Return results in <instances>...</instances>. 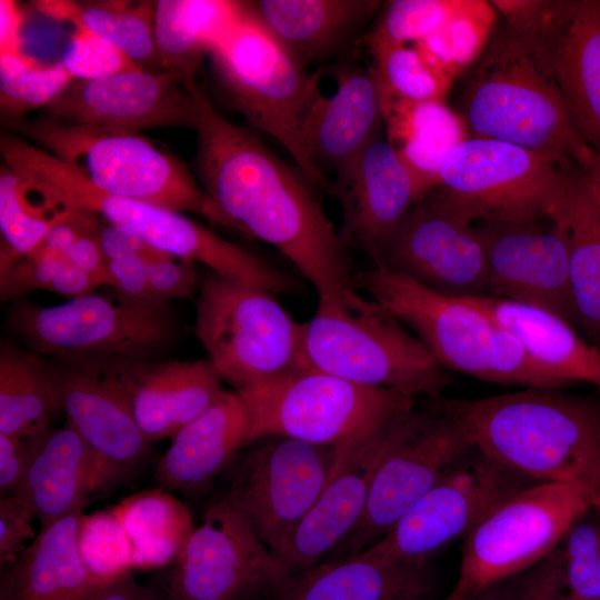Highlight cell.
I'll list each match as a JSON object with an SVG mask.
<instances>
[{
  "mask_svg": "<svg viewBox=\"0 0 600 600\" xmlns=\"http://www.w3.org/2000/svg\"><path fill=\"white\" fill-rule=\"evenodd\" d=\"M196 168L206 217L271 244L318 293V307L359 311L371 300L354 287L348 247L318 190L251 130L219 114L194 83Z\"/></svg>",
  "mask_w": 600,
  "mask_h": 600,
  "instance_id": "obj_1",
  "label": "cell"
},
{
  "mask_svg": "<svg viewBox=\"0 0 600 600\" xmlns=\"http://www.w3.org/2000/svg\"><path fill=\"white\" fill-rule=\"evenodd\" d=\"M440 402L492 459L536 482L580 486L600 498V400L526 388Z\"/></svg>",
  "mask_w": 600,
  "mask_h": 600,
  "instance_id": "obj_2",
  "label": "cell"
},
{
  "mask_svg": "<svg viewBox=\"0 0 600 600\" xmlns=\"http://www.w3.org/2000/svg\"><path fill=\"white\" fill-rule=\"evenodd\" d=\"M461 107L470 137L514 144L578 171L597 157L577 132L534 38L507 21L466 73Z\"/></svg>",
  "mask_w": 600,
  "mask_h": 600,
  "instance_id": "obj_3",
  "label": "cell"
},
{
  "mask_svg": "<svg viewBox=\"0 0 600 600\" xmlns=\"http://www.w3.org/2000/svg\"><path fill=\"white\" fill-rule=\"evenodd\" d=\"M3 164L53 210L78 209L123 226L152 247L179 259L200 262L234 282L276 294L298 293L297 279L253 252L221 238L180 212L107 193L54 156L9 132L0 136Z\"/></svg>",
  "mask_w": 600,
  "mask_h": 600,
  "instance_id": "obj_4",
  "label": "cell"
},
{
  "mask_svg": "<svg viewBox=\"0 0 600 600\" xmlns=\"http://www.w3.org/2000/svg\"><path fill=\"white\" fill-rule=\"evenodd\" d=\"M353 283L409 326L447 370L504 386L567 387L536 366L517 339L489 314L460 297L377 267L356 272Z\"/></svg>",
  "mask_w": 600,
  "mask_h": 600,
  "instance_id": "obj_5",
  "label": "cell"
},
{
  "mask_svg": "<svg viewBox=\"0 0 600 600\" xmlns=\"http://www.w3.org/2000/svg\"><path fill=\"white\" fill-rule=\"evenodd\" d=\"M210 54L227 104L276 139L318 191L333 196V182L307 151L301 133L321 92V70L310 73L308 64L259 22L248 2L244 16Z\"/></svg>",
  "mask_w": 600,
  "mask_h": 600,
  "instance_id": "obj_6",
  "label": "cell"
},
{
  "mask_svg": "<svg viewBox=\"0 0 600 600\" xmlns=\"http://www.w3.org/2000/svg\"><path fill=\"white\" fill-rule=\"evenodd\" d=\"M293 369L328 373L352 383L434 399L451 383L424 343L371 300L359 311L317 308L300 323Z\"/></svg>",
  "mask_w": 600,
  "mask_h": 600,
  "instance_id": "obj_7",
  "label": "cell"
},
{
  "mask_svg": "<svg viewBox=\"0 0 600 600\" xmlns=\"http://www.w3.org/2000/svg\"><path fill=\"white\" fill-rule=\"evenodd\" d=\"M6 123L107 193L206 214V196L186 164L138 132L48 117Z\"/></svg>",
  "mask_w": 600,
  "mask_h": 600,
  "instance_id": "obj_8",
  "label": "cell"
},
{
  "mask_svg": "<svg viewBox=\"0 0 600 600\" xmlns=\"http://www.w3.org/2000/svg\"><path fill=\"white\" fill-rule=\"evenodd\" d=\"M237 392L248 408L251 443L284 437L341 446L416 406L413 398L391 389L300 369Z\"/></svg>",
  "mask_w": 600,
  "mask_h": 600,
  "instance_id": "obj_9",
  "label": "cell"
},
{
  "mask_svg": "<svg viewBox=\"0 0 600 600\" xmlns=\"http://www.w3.org/2000/svg\"><path fill=\"white\" fill-rule=\"evenodd\" d=\"M599 497L568 483L536 482L496 507L464 539L459 574L444 600H469L551 554Z\"/></svg>",
  "mask_w": 600,
  "mask_h": 600,
  "instance_id": "obj_10",
  "label": "cell"
},
{
  "mask_svg": "<svg viewBox=\"0 0 600 600\" xmlns=\"http://www.w3.org/2000/svg\"><path fill=\"white\" fill-rule=\"evenodd\" d=\"M582 171L507 142L468 137L443 157L437 188L476 222L554 219Z\"/></svg>",
  "mask_w": 600,
  "mask_h": 600,
  "instance_id": "obj_11",
  "label": "cell"
},
{
  "mask_svg": "<svg viewBox=\"0 0 600 600\" xmlns=\"http://www.w3.org/2000/svg\"><path fill=\"white\" fill-rule=\"evenodd\" d=\"M299 329L272 293L212 271L201 280L194 334L234 391L293 369Z\"/></svg>",
  "mask_w": 600,
  "mask_h": 600,
  "instance_id": "obj_12",
  "label": "cell"
},
{
  "mask_svg": "<svg viewBox=\"0 0 600 600\" xmlns=\"http://www.w3.org/2000/svg\"><path fill=\"white\" fill-rule=\"evenodd\" d=\"M9 329L39 356H103L147 360L173 339L168 303L87 294L43 307L18 300L8 310Z\"/></svg>",
  "mask_w": 600,
  "mask_h": 600,
  "instance_id": "obj_13",
  "label": "cell"
},
{
  "mask_svg": "<svg viewBox=\"0 0 600 600\" xmlns=\"http://www.w3.org/2000/svg\"><path fill=\"white\" fill-rule=\"evenodd\" d=\"M471 447L440 397L414 406L400 421L378 468L362 518L334 550L337 559L354 556L383 538Z\"/></svg>",
  "mask_w": 600,
  "mask_h": 600,
  "instance_id": "obj_14",
  "label": "cell"
},
{
  "mask_svg": "<svg viewBox=\"0 0 600 600\" xmlns=\"http://www.w3.org/2000/svg\"><path fill=\"white\" fill-rule=\"evenodd\" d=\"M240 460L222 498L276 556L321 496L343 444L284 437L258 440Z\"/></svg>",
  "mask_w": 600,
  "mask_h": 600,
  "instance_id": "obj_15",
  "label": "cell"
},
{
  "mask_svg": "<svg viewBox=\"0 0 600 600\" xmlns=\"http://www.w3.org/2000/svg\"><path fill=\"white\" fill-rule=\"evenodd\" d=\"M536 483L472 446L379 541L367 549L429 563L464 539L496 507Z\"/></svg>",
  "mask_w": 600,
  "mask_h": 600,
  "instance_id": "obj_16",
  "label": "cell"
},
{
  "mask_svg": "<svg viewBox=\"0 0 600 600\" xmlns=\"http://www.w3.org/2000/svg\"><path fill=\"white\" fill-rule=\"evenodd\" d=\"M51 367L61 411L92 458L90 493L128 478L150 452L133 416L120 358L57 357Z\"/></svg>",
  "mask_w": 600,
  "mask_h": 600,
  "instance_id": "obj_17",
  "label": "cell"
},
{
  "mask_svg": "<svg viewBox=\"0 0 600 600\" xmlns=\"http://www.w3.org/2000/svg\"><path fill=\"white\" fill-rule=\"evenodd\" d=\"M290 577L244 518L220 499L172 563L166 593L178 600H270Z\"/></svg>",
  "mask_w": 600,
  "mask_h": 600,
  "instance_id": "obj_18",
  "label": "cell"
},
{
  "mask_svg": "<svg viewBox=\"0 0 600 600\" xmlns=\"http://www.w3.org/2000/svg\"><path fill=\"white\" fill-rule=\"evenodd\" d=\"M473 222L434 187L410 209L373 267L447 296L487 293L489 267Z\"/></svg>",
  "mask_w": 600,
  "mask_h": 600,
  "instance_id": "obj_19",
  "label": "cell"
},
{
  "mask_svg": "<svg viewBox=\"0 0 600 600\" xmlns=\"http://www.w3.org/2000/svg\"><path fill=\"white\" fill-rule=\"evenodd\" d=\"M500 9L532 34L577 132L600 156V0L503 1Z\"/></svg>",
  "mask_w": 600,
  "mask_h": 600,
  "instance_id": "obj_20",
  "label": "cell"
},
{
  "mask_svg": "<svg viewBox=\"0 0 600 600\" xmlns=\"http://www.w3.org/2000/svg\"><path fill=\"white\" fill-rule=\"evenodd\" d=\"M489 279L487 293L548 310L576 327L569 251L557 219L479 220Z\"/></svg>",
  "mask_w": 600,
  "mask_h": 600,
  "instance_id": "obj_21",
  "label": "cell"
},
{
  "mask_svg": "<svg viewBox=\"0 0 600 600\" xmlns=\"http://www.w3.org/2000/svg\"><path fill=\"white\" fill-rule=\"evenodd\" d=\"M194 83L172 72L138 68L72 82L44 110L48 118L60 122L138 133L157 128L193 129Z\"/></svg>",
  "mask_w": 600,
  "mask_h": 600,
  "instance_id": "obj_22",
  "label": "cell"
},
{
  "mask_svg": "<svg viewBox=\"0 0 600 600\" xmlns=\"http://www.w3.org/2000/svg\"><path fill=\"white\" fill-rule=\"evenodd\" d=\"M409 411L343 444L340 463L327 487L276 554L290 576L320 563L359 523L378 468L400 421Z\"/></svg>",
  "mask_w": 600,
  "mask_h": 600,
  "instance_id": "obj_23",
  "label": "cell"
},
{
  "mask_svg": "<svg viewBox=\"0 0 600 600\" xmlns=\"http://www.w3.org/2000/svg\"><path fill=\"white\" fill-rule=\"evenodd\" d=\"M333 196L342 209L340 234L373 261L410 209L426 196L418 178L388 140L374 137L337 174Z\"/></svg>",
  "mask_w": 600,
  "mask_h": 600,
  "instance_id": "obj_24",
  "label": "cell"
},
{
  "mask_svg": "<svg viewBox=\"0 0 600 600\" xmlns=\"http://www.w3.org/2000/svg\"><path fill=\"white\" fill-rule=\"evenodd\" d=\"M120 359L132 411L144 438H173L226 390L208 360L151 363Z\"/></svg>",
  "mask_w": 600,
  "mask_h": 600,
  "instance_id": "obj_25",
  "label": "cell"
},
{
  "mask_svg": "<svg viewBox=\"0 0 600 600\" xmlns=\"http://www.w3.org/2000/svg\"><path fill=\"white\" fill-rule=\"evenodd\" d=\"M433 590L430 562L366 549L291 576L270 600H430Z\"/></svg>",
  "mask_w": 600,
  "mask_h": 600,
  "instance_id": "obj_26",
  "label": "cell"
},
{
  "mask_svg": "<svg viewBox=\"0 0 600 600\" xmlns=\"http://www.w3.org/2000/svg\"><path fill=\"white\" fill-rule=\"evenodd\" d=\"M249 443L248 408L237 391H224L172 438L158 461L156 482L163 490L187 496L206 491Z\"/></svg>",
  "mask_w": 600,
  "mask_h": 600,
  "instance_id": "obj_27",
  "label": "cell"
},
{
  "mask_svg": "<svg viewBox=\"0 0 600 600\" xmlns=\"http://www.w3.org/2000/svg\"><path fill=\"white\" fill-rule=\"evenodd\" d=\"M336 92L324 98L320 92L302 126L307 151L321 167L329 164L337 173L379 134L382 119L379 86L372 69L342 63L332 70Z\"/></svg>",
  "mask_w": 600,
  "mask_h": 600,
  "instance_id": "obj_28",
  "label": "cell"
},
{
  "mask_svg": "<svg viewBox=\"0 0 600 600\" xmlns=\"http://www.w3.org/2000/svg\"><path fill=\"white\" fill-rule=\"evenodd\" d=\"M88 500L40 528L16 561L4 567L0 600H91L104 584L84 568L77 531Z\"/></svg>",
  "mask_w": 600,
  "mask_h": 600,
  "instance_id": "obj_29",
  "label": "cell"
},
{
  "mask_svg": "<svg viewBox=\"0 0 600 600\" xmlns=\"http://www.w3.org/2000/svg\"><path fill=\"white\" fill-rule=\"evenodd\" d=\"M26 467L14 494L44 528L88 500L90 450L69 423L23 439Z\"/></svg>",
  "mask_w": 600,
  "mask_h": 600,
  "instance_id": "obj_30",
  "label": "cell"
},
{
  "mask_svg": "<svg viewBox=\"0 0 600 600\" xmlns=\"http://www.w3.org/2000/svg\"><path fill=\"white\" fill-rule=\"evenodd\" d=\"M483 310L517 339L527 357L564 384L600 389V349L584 341L563 318L527 303L490 294L460 297Z\"/></svg>",
  "mask_w": 600,
  "mask_h": 600,
  "instance_id": "obj_31",
  "label": "cell"
},
{
  "mask_svg": "<svg viewBox=\"0 0 600 600\" xmlns=\"http://www.w3.org/2000/svg\"><path fill=\"white\" fill-rule=\"evenodd\" d=\"M251 13L306 64L330 57L379 9L373 0H260Z\"/></svg>",
  "mask_w": 600,
  "mask_h": 600,
  "instance_id": "obj_32",
  "label": "cell"
},
{
  "mask_svg": "<svg viewBox=\"0 0 600 600\" xmlns=\"http://www.w3.org/2000/svg\"><path fill=\"white\" fill-rule=\"evenodd\" d=\"M247 2L158 0L153 34L160 70L194 81L203 57L244 16Z\"/></svg>",
  "mask_w": 600,
  "mask_h": 600,
  "instance_id": "obj_33",
  "label": "cell"
},
{
  "mask_svg": "<svg viewBox=\"0 0 600 600\" xmlns=\"http://www.w3.org/2000/svg\"><path fill=\"white\" fill-rule=\"evenodd\" d=\"M388 141L427 194L437 186L446 153L469 137L463 119L441 100L408 102L381 96Z\"/></svg>",
  "mask_w": 600,
  "mask_h": 600,
  "instance_id": "obj_34",
  "label": "cell"
},
{
  "mask_svg": "<svg viewBox=\"0 0 600 600\" xmlns=\"http://www.w3.org/2000/svg\"><path fill=\"white\" fill-rule=\"evenodd\" d=\"M111 509L126 531L132 569L172 564L196 528L188 506L161 488L130 494Z\"/></svg>",
  "mask_w": 600,
  "mask_h": 600,
  "instance_id": "obj_35",
  "label": "cell"
},
{
  "mask_svg": "<svg viewBox=\"0 0 600 600\" xmlns=\"http://www.w3.org/2000/svg\"><path fill=\"white\" fill-rule=\"evenodd\" d=\"M564 231L576 326L600 344V223L583 171L554 218Z\"/></svg>",
  "mask_w": 600,
  "mask_h": 600,
  "instance_id": "obj_36",
  "label": "cell"
},
{
  "mask_svg": "<svg viewBox=\"0 0 600 600\" xmlns=\"http://www.w3.org/2000/svg\"><path fill=\"white\" fill-rule=\"evenodd\" d=\"M61 411L51 367L9 342L0 346V433L28 438Z\"/></svg>",
  "mask_w": 600,
  "mask_h": 600,
  "instance_id": "obj_37",
  "label": "cell"
},
{
  "mask_svg": "<svg viewBox=\"0 0 600 600\" xmlns=\"http://www.w3.org/2000/svg\"><path fill=\"white\" fill-rule=\"evenodd\" d=\"M32 6L77 31L111 42L141 67H159L153 34L156 1L38 0Z\"/></svg>",
  "mask_w": 600,
  "mask_h": 600,
  "instance_id": "obj_38",
  "label": "cell"
},
{
  "mask_svg": "<svg viewBox=\"0 0 600 600\" xmlns=\"http://www.w3.org/2000/svg\"><path fill=\"white\" fill-rule=\"evenodd\" d=\"M62 209L52 212L11 169L0 168V277L33 251Z\"/></svg>",
  "mask_w": 600,
  "mask_h": 600,
  "instance_id": "obj_39",
  "label": "cell"
},
{
  "mask_svg": "<svg viewBox=\"0 0 600 600\" xmlns=\"http://www.w3.org/2000/svg\"><path fill=\"white\" fill-rule=\"evenodd\" d=\"M74 80L60 62L44 66L20 53H0V109L6 122L47 108Z\"/></svg>",
  "mask_w": 600,
  "mask_h": 600,
  "instance_id": "obj_40",
  "label": "cell"
},
{
  "mask_svg": "<svg viewBox=\"0 0 600 600\" xmlns=\"http://www.w3.org/2000/svg\"><path fill=\"white\" fill-rule=\"evenodd\" d=\"M380 94L408 102L441 100L451 79L416 46H384L369 50Z\"/></svg>",
  "mask_w": 600,
  "mask_h": 600,
  "instance_id": "obj_41",
  "label": "cell"
},
{
  "mask_svg": "<svg viewBox=\"0 0 600 600\" xmlns=\"http://www.w3.org/2000/svg\"><path fill=\"white\" fill-rule=\"evenodd\" d=\"M492 22L493 12L487 2L461 1L459 10L442 28L414 46L452 78L479 57Z\"/></svg>",
  "mask_w": 600,
  "mask_h": 600,
  "instance_id": "obj_42",
  "label": "cell"
},
{
  "mask_svg": "<svg viewBox=\"0 0 600 600\" xmlns=\"http://www.w3.org/2000/svg\"><path fill=\"white\" fill-rule=\"evenodd\" d=\"M77 547L84 568L101 583L132 570L126 531L111 508L81 516Z\"/></svg>",
  "mask_w": 600,
  "mask_h": 600,
  "instance_id": "obj_43",
  "label": "cell"
},
{
  "mask_svg": "<svg viewBox=\"0 0 600 600\" xmlns=\"http://www.w3.org/2000/svg\"><path fill=\"white\" fill-rule=\"evenodd\" d=\"M461 1H389L374 29L364 38L368 49L419 42L442 28L459 10Z\"/></svg>",
  "mask_w": 600,
  "mask_h": 600,
  "instance_id": "obj_44",
  "label": "cell"
},
{
  "mask_svg": "<svg viewBox=\"0 0 600 600\" xmlns=\"http://www.w3.org/2000/svg\"><path fill=\"white\" fill-rule=\"evenodd\" d=\"M559 550L568 593L600 599V518L592 509L571 526Z\"/></svg>",
  "mask_w": 600,
  "mask_h": 600,
  "instance_id": "obj_45",
  "label": "cell"
},
{
  "mask_svg": "<svg viewBox=\"0 0 600 600\" xmlns=\"http://www.w3.org/2000/svg\"><path fill=\"white\" fill-rule=\"evenodd\" d=\"M60 63L77 81L96 80L143 68L111 42L83 31L72 36Z\"/></svg>",
  "mask_w": 600,
  "mask_h": 600,
  "instance_id": "obj_46",
  "label": "cell"
},
{
  "mask_svg": "<svg viewBox=\"0 0 600 600\" xmlns=\"http://www.w3.org/2000/svg\"><path fill=\"white\" fill-rule=\"evenodd\" d=\"M151 291L159 302L191 298L201 281L193 261L176 257L148 262Z\"/></svg>",
  "mask_w": 600,
  "mask_h": 600,
  "instance_id": "obj_47",
  "label": "cell"
},
{
  "mask_svg": "<svg viewBox=\"0 0 600 600\" xmlns=\"http://www.w3.org/2000/svg\"><path fill=\"white\" fill-rule=\"evenodd\" d=\"M32 512L14 496H2L0 500V563L6 567L26 549L24 542L34 539Z\"/></svg>",
  "mask_w": 600,
  "mask_h": 600,
  "instance_id": "obj_48",
  "label": "cell"
},
{
  "mask_svg": "<svg viewBox=\"0 0 600 600\" xmlns=\"http://www.w3.org/2000/svg\"><path fill=\"white\" fill-rule=\"evenodd\" d=\"M564 590L562 558L558 547L523 573L512 600H559Z\"/></svg>",
  "mask_w": 600,
  "mask_h": 600,
  "instance_id": "obj_49",
  "label": "cell"
},
{
  "mask_svg": "<svg viewBox=\"0 0 600 600\" xmlns=\"http://www.w3.org/2000/svg\"><path fill=\"white\" fill-rule=\"evenodd\" d=\"M112 287L120 298L146 303H162L153 296L149 278L148 262L138 256H126L107 262Z\"/></svg>",
  "mask_w": 600,
  "mask_h": 600,
  "instance_id": "obj_50",
  "label": "cell"
},
{
  "mask_svg": "<svg viewBox=\"0 0 600 600\" xmlns=\"http://www.w3.org/2000/svg\"><path fill=\"white\" fill-rule=\"evenodd\" d=\"M98 239L107 262L126 256H138L147 262L173 257L152 247L132 230L106 220Z\"/></svg>",
  "mask_w": 600,
  "mask_h": 600,
  "instance_id": "obj_51",
  "label": "cell"
},
{
  "mask_svg": "<svg viewBox=\"0 0 600 600\" xmlns=\"http://www.w3.org/2000/svg\"><path fill=\"white\" fill-rule=\"evenodd\" d=\"M98 233L99 231L81 236L69 250L67 258L77 268L92 277L100 286H111L112 281L107 260L99 244Z\"/></svg>",
  "mask_w": 600,
  "mask_h": 600,
  "instance_id": "obj_52",
  "label": "cell"
},
{
  "mask_svg": "<svg viewBox=\"0 0 600 600\" xmlns=\"http://www.w3.org/2000/svg\"><path fill=\"white\" fill-rule=\"evenodd\" d=\"M26 446L21 438L0 433V493L12 494L26 467Z\"/></svg>",
  "mask_w": 600,
  "mask_h": 600,
  "instance_id": "obj_53",
  "label": "cell"
},
{
  "mask_svg": "<svg viewBox=\"0 0 600 600\" xmlns=\"http://www.w3.org/2000/svg\"><path fill=\"white\" fill-rule=\"evenodd\" d=\"M99 286L92 277L77 268L66 258L56 276L51 292L74 299L91 294Z\"/></svg>",
  "mask_w": 600,
  "mask_h": 600,
  "instance_id": "obj_54",
  "label": "cell"
},
{
  "mask_svg": "<svg viewBox=\"0 0 600 600\" xmlns=\"http://www.w3.org/2000/svg\"><path fill=\"white\" fill-rule=\"evenodd\" d=\"M23 12L18 2L0 1V53H20Z\"/></svg>",
  "mask_w": 600,
  "mask_h": 600,
  "instance_id": "obj_55",
  "label": "cell"
},
{
  "mask_svg": "<svg viewBox=\"0 0 600 600\" xmlns=\"http://www.w3.org/2000/svg\"><path fill=\"white\" fill-rule=\"evenodd\" d=\"M91 600H156V592L140 586L128 572L102 584Z\"/></svg>",
  "mask_w": 600,
  "mask_h": 600,
  "instance_id": "obj_56",
  "label": "cell"
},
{
  "mask_svg": "<svg viewBox=\"0 0 600 600\" xmlns=\"http://www.w3.org/2000/svg\"><path fill=\"white\" fill-rule=\"evenodd\" d=\"M520 576L496 583L469 600H512Z\"/></svg>",
  "mask_w": 600,
  "mask_h": 600,
  "instance_id": "obj_57",
  "label": "cell"
},
{
  "mask_svg": "<svg viewBox=\"0 0 600 600\" xmlns=\"http://www.w3.org/2000/svg\"><path fill=\"white\" fill-rule=\"evenodd\" d=\"M593 197L598 220L600 223V156L597 154L591 166L583 170Z\"/></svg>",
  "mask_w": 600,
  "mask_h": 600,
  "instance_id": "obj_58",
  "label": "cell"
},
{
  "mask_svg": "<svg viewBox=\"0 0 600 600\" xmlns=\"http://www.w3.org/2000/svg\"><path fill=\"white\" fill-rule=\"evenodd\" d=\"M559 600H600V599H587V598H580L570 593H564Z\"/></svg>",
  "mask_w": 600,
  "mask_h": 600,
  "instance_id": "obj_59",
  "label": "cell"
},
{
  "mask_svg": "<svg viewBox=\"0 0 600 600\" xmlns=\"http://www.w3.org/2000/svg\"><path fill=\"white\" fill-rule=\"evenodd\" d=\"M156 600H178V599L170 597L167 593L164 596L156 593Z\"/></svg>",
  "mask_w": 600,
  "mask_h": 600,
  "instance_id": "obj_60",
  "label": "cell"
},
{
  "mask_svg": "<svg viewBox=\"0 0 600 600\" xmlns=\"http://www.w3.org/2000/svg\"><path fill=\"white\" fill-rule=\"evenodd\" d=\"M592 511L600 518V498L596 501Z\"/></svg>",
  "mask_w": 600,
  "mask_h": 600,
  "instance_id": "obj_61",
  "label": "cell"
}]
</instances>
